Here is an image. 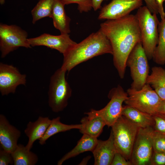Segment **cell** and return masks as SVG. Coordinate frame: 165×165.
Returning <instances> with one entry per match:
<instances>
[{"mask_svg":"<svg viewBox=\"0 0 165 165\" xmlns=\"http://www.w3.org/2000/svg\"><path fill=\"white\" fill-rule=\"evenodd\" d=\"M146 4L150 11L152 13H158V11L156 4L155 0H144Z\"/></svg>","mask_w":165,"mask_h":165,"instance_id":"1f68e13d","label":"cell"},{"mask_svg":"<svg viewBox=\"0 0 165 165\" xmlns=\"http://www.w3.org/2000/svg\"><path fill=\"white\" fill-rule=\"evenodd\" d=\"M152 142L153 151L165 152V134L154 130Z\"/></svg>","mask_w":165,"mask_h":165,"instance_id":"484cf974","label":"cell"},{"mask_svg":"<svg viewBox=\"0 0 165 165\" xmlns=\"http://www.w3.org/2000/svg\"><path fill=\"white\" fill-rule=\"evenodd\" d=\"M139 22L141 42L148 58H153L159 39L157 14L152 13L146 6L138 9L135 14Z\"/></svg>","mask_w":165,"mask_h":165,"instance_id":"3957f363","label":"cell"},{"mask_svg":"<svg viewBox=\"0 0 165 165\" xmlns=\"http://www.w3.org/2000/svg\"><path fill=\"white\" fill-rule=\"evenodd\" d=\"M26 75L12 65L0 63V92L2 96L14 94L18 86L25 85Z\"/></svg>","mask_w":165,"mask_h":165,"instance_id":"8fae6325","label":"cell"},{"mask_svg":"<svg viewBox=\"0 0 165 165\" xmlns=\"http://www.w3.org/2000/svg\"><path fill=\"white\" fill-rule=\"evenodd\" d=\"M105 0H92L93 8L94 11H96L101 7L102 2Z\"/></svg>","mask_w":165,"mask_h":165,"instance_id":"e575fe53","label":"cell"},{"mask_svg":"<svg viewBox=\"0 0 165 165\" xmlns=\"http://www.w3.org/2000/svg\"><path fill=\"white\" fill-rule=\"evenodd\" d=\"M51 120L48 117L40 116L35 121L28 123L24 130V133L28 139L25 146L28 149L31 150L34 142L42 137Z\"/></svg>","mask_w":165,"mask_h":165,"instance_id":"2e32d148","label":"cell"},{"mask_svg":"<svg viewBox=\"0 0 165 165\" xmlns=\"http://www.w3.org/2000/svg\"><path fill=\"white\" fill-rule=\"evenodd\" d=\"M111 127L116 152L130 161L140 128L122 115Z\"/></svg>","mask_w":165,"mask_h":165,"instance_id":"277c9868","label":"cell"},{"mask_svg":"<svg viewBox=\"0 0 165 165\" xmlns=\"http://www.w3.org/2000/svg\"><path fill=\"white\" fill-rule=\"evenodd\" d=\"M152 127L140 128L133 146L130 160L132 165H150L153 152Z\"/></svg>","mask_w":165,"mask_h":165,"instance_id":"30bf717a","label":"cell"},{"mask_svg":"<svg viewBox=\"0 0 165 165\" xmlns=\"http://www.w3.org/2000/svg\"><path fill=\"white\" fill-rule=\"evenodd\" d=\"M65 5L72 3L78 4V9L81 13L87 12L93 8L92 0H60Z\"/></svg>","mask_w":165,"mask_h":165,"instance_id":"4316f807","label":"cell"},{"mask_svg":"<svg viewBox=\"0 0 165 165\" xmlns=\"http://www.w3.org/2000/svg\"><path fill=\"white\" fill-rule=\"evenodd\" d=\"M21 135L20 130L11 125L4 115L0 114V147L11 153L17 145Z\"/></svg>","mask_w":165,"mask_h":165,"instance_id":"5bb4252c","label":"cell"},{"mask_svg":"<svg viewBox=\"0 0 165 165\" xmlns=\"http://www.w3.org/2000/svg\"><path fill=\"white\" fill-rule=\"evenodd\" d=\"M60 118V117H57L51 120V123L45 133L39 140V143L40 145H44L49 138L57 133L73 129L79 130L81 128V124L68 125L63 123L61 122Z\"/></svg>","mask_w":165,"mask_h":165,"instance_id":"603a6c76","label":"cell"},{"mask_svg":"<svg viewBox=\"0 0 165 165\" xmlns=\"http://www.w3.org/2000/svg\"><path fill=\"white\" fill-rule=\"evenodd\" d=\"M156 114L165 117V100H162L158 108Z\"/></svg>","mask_w":165,"mask_h":165,"instance_id":"836d02e7","label":"cell"},{"mask_svg":"<svg viewBox=\"0 0 165 165\" xmlns=\"http://www.w3.org/2000/svg\"><path fill=\"white\" fill-rule=\"evenodd\" d=\"M97 138L83 134L78 141L75 146L65 154L57 162L58 165H61L66 160L84 152H92L96 147L98 141Z\"/></svg>","mask_w":165,"mask_h":165,"instance_id":"d6986e66","label":"cell"},{"mask_svg":"<svg viewBox=\"0 0 165 165\" xmlns=\"http://www.w3.org/2000/svg\"><path fill=\"white\" fill-rule=\"evenodd\" d=\"M92 152L94 158V165H111L116 152L111 130L107 140H98L97 144Z\"/></svg>","mask_w":165,"mask_h":165,"instance_id":"9a60e30c","label":"cell"},{"mask_svg":"<svg viewBox=\"0 0 165 165\" xmlns=\"http://www.w3.org/2000/svg\"><path fill=\"white\" fill-rule=\"evenodd\" d=\"M143 5L142 0H112L103 7L99 14V20L118 19L128 15Z\"/></svg>","mask_w":165,"mask_h":165,"instance_id":"7c38bea8","label":"cell"},{"mask_svg":"<svg viewBox=\"0 0 165 165\" xmlns=\"http://www.w3.org/2000/svg\"><path fill=\"white\" fill-rule=\"evenodd\" d=\"M159 39L153 57L157 64H165V18L161 20L158 26Z\"/></svg>","mask_w":165,"mask_h":165,"instance_id":"cb8c5ba5","label":"cell"},{"mask_svg":"<svg viewBox=\"0 0 165 165\" xmlns=\"http://www.w3.org/2000/svg\"><path fill=\"white\" fill-rule=\"evenodd\" d=\"M150 165H165V152L153 151Z\"/></svg>","mask_w":165,"mask_h":165,"instance_id":"f1b7e54d","label":"cell"},{"mask_svg":"<svg viewBox=\"0 0 165 165\" xmlns=\"http://www.w3.org/2000/svg\"><path fill=\"white\" fill-rule=\"evenodd\" d=\"M11 154L14 165H34L38 160L36 154L21 144H18Z\"/></svg>","mask_w":165,"mask_h":165,"instance_id":"7402d4cb","label":"cell"},{"mask_svg":"<svg viewBox=\"0 0 165 165\" xmlns=\"http://www.w3.org/2000/svg\"><path fill=\"white\" fill-rule=\"evenodd\" d=\"M108 97L110 100L104 108L99 110L91 109L85 114L90 117L100 116L104 120L106 125L111 127L122 116L123 103L127 99L128 95L122 87L118 85L110 91Z\"/></svg>","mask_w":165,"mask_h":165,"instance_id":"ba28073f","label":"cell"},{"mask_svg":"<svg viewBox=\"0 0 165 165\" xmlns=\"http://www.w3.org/2000/svg\"><path fill=\"white\" fill-rule=\"evenodd\" d=\"M65 5L60 0H55L51 17L54 26L61 34H69L70 32L71 20L66 13Z\"/></svg>","mask_w":165,"mask_h":165,"instance_id":"e0dca14e","label":"cell"},{"mask_svg":"<svg viewBox=\"0 0 165 165\" xmlns=\"http://www.w3.org/2000/svg\"><path fill=\"white\" fill-rule=\"evenodd\" d=\"M112 53L109 41L100 29L76 43L63 55L61 68L69 72L78 64L94 57L105 54L112 55Z\"/></svg>","mask_w":165,"mask_h":165,"instance_id":"7a4b0ae2","label":"cell"},{"mask_svg":"<svg viewBox=\"0 0 165 165\" xmlns=\"http://www.w3.org/2000/svg\"><path fill=\"white\" fill-rule=\"evenodd\" d=\"M155 121L154 130L165 134V117L156 114L152 116Z\"/></svg>","mask_w":165,"mask_h":165,"instance_id":"83f0119b","label":"cell"},{"mask_svg":"<svg viewBox=\"0 0 165 165\" xmlns=\"http://www.w3.org/2000/svg\"><path fill=\"white\" fill-rule=\"evenodd\" d=\"M13 164V160L11 153L8 152L0 147V165Z\"/></svg>","mask_w":165,"mask_h":165,"instance_id":"f546056e","label":"cell"},{"mask_svg":"<svg viewBox=\"0 0 165 165\" xmlns=\"http://www.w3.org/2000/svg\"><path fill=\"white\" fill-rule=\"evenodd\" d=\"M67 72L60 68L51 76L48 91V104L53 112L63 111L67 106L72 90L66 78Z\"/></svg>","mask_w":165,"mask_h":165,"instance_id":"5b68a950","label":"cell"},{"mask_svg":"<svg viewBox=\"0 0 165 165\" xmlns=\"http://www.w3.org/2000/svg\"><path fill=\"white\" fill-rule=\"evenodd\" d=\"M55 0H39L31 11L32 22L46 17L51 18Z\"/></svg>","mask_w":165,"mask_h":165,"instance_id":"d4e9b609","label":"cell"},{"mask_svg":"<svg viewBox=\"0 0 165 165\" xmlns=\"http://www.w3.org/2000/svg\"><path fill=\"white\" fill-rule=\"evenodd\" d=\"M27 32L15 25L0 24V50L1 57L4 58L10 53L20 47L31 48Z\"/></svg>","mask_w":165,"mask_h":165,"instance_id":"9c48e42d","label":"cell"},{"mask_svg":"<svg viewBox=\"0 0 165 165\" xmlns=\"http://www.w3.org/2000/svg\"><path fill=\"white\" fill-rule=\"evenodd\" d=\"M128 98L125 101L127 105L152 116L156 114L162 101L154 90L146 83L140 90L129 88Z\"/></svg>","mask_w":165,"mask_h":165,"instance_id":"52a82bcc","label":"cell"},{"mask_svg":"<svg viewBox=\"0 0 165 165\" xmlns=\"http://www.w3.org/2000/svg\"><path fill=\"white\" fill-rule=\"evenodd\" d=\"M146 83L152 87L162 100H165V69L160 67H153Z\"/></svg>","mask_w":165,"mask_h":165,"instance_id":"44dd1931","label":"cell"},{"mask_svg":"<svg viewBox=\"0 0 165 165\" xmlns=\"http://www.w3.org/2000/svg\"><path fill=\"white\" fill-rule=\"evenodd\" d=\"M100 29L109 41L113 62L121 79L124 78L127 58L138 42H141L139 22L136 15L129 14L101 23Z\"/></svg>","mask_w":165,"mask_h":165,"instance_id":"6da1fadb","label":"cell"},{"mask_svg":"<svg viewBox=\"0 0 165 165\" xmlns=\"http://www.w3.org/2000/svg\"><path fill=\"white\" fill-rule=\"evenodd\" d=\"M148 59L141 42L138 43L129 54L126 62L133 80L131 88L140 90L146 84L149 72Z\"/></svg>","mask_w":165,"mask_h":165,"instance_id":"8992f818","label":"cell"},{"mask_svg":"<svg viewBox=\"0 0 165 165\" xmlns=\"http://www.w3.org/2000/svg\"><path fill=\"white\" fill-rule=\"evenodd\" d=\"M28 40L31 47L45 46L56 50L63 55L77 43L71 38L68 34L54 35L44 33L37 37L28 38Z\"/></svg>","mask_w":165,"mask_h":165,"instance_id":"4fadbf2b","label":"cell"},{"mask_svg":"<svg viewBox=\"0 0 165 165\" xmlns=\"http://www.w3.org/2000/svg\"><path fill=\"white\" fill-rule=\"evenodd\" d=\"M80 122L82 127L79 130L80 132L96 138L100 135L106 125L104 120L100 116H86L81 119Z\"/></svg>","mask_w":165,"mask_h":165,"instance_id":"ffe728a7","label":"cell"},{"mask_svg":"<svg viewBox=\"0 0 165 165\" xmlns=\"http://www.w3.org/2000/svg\"><path fill=\"white\" fill-rule=\"evenodd\" d=\"M6 0H0V4L1 5L4 4Z\"/></svg>","mask_w":165,"mask_h":165,"instance_id":"d590c367","label":"cell"},{"mask_svg":"<svg viewBox=\"0 0 165 165\" xmlns=\"http://www.w3.org/2000/svg\"><path fill=\"white\" fill-rule=\"evenodd\" d=\"M111 165H132L130 161L127 160L121 154L116 152Z\"/></svg>","mask_w":165,"mask_h":165,"instance_id":"4dcf8cb0","label":"cell"},{"mask_svg":"<svg viewBox=\"0 0 165 165\" xmlns=\"http://www.w3.org/2000/svg\"><path fill=\"white\" fill-rule=\"evenodd\" d=\"M155 0L157 7L158 13L160 15L161 20H163L165 18V12L163 6V3L165 1V0Z\"/></svg>","mask_w":165,"mask_h":165,"instance_id":"d6a6232c","label":"cell"},{"mask_svg":"<svg viewBox=\"0 0 165 165\" xmlns=\"http://www.w3.org/2000/svg\"><path fill=\"white\" fill-rule=\"evenodd\" d=\"M122 115L139 128L153 127L154 125L152 116L128 105L123 106Z\"/></svg>","mask_w":165,"mask_h":165,"instance_id":"ac0fdd59","label":"cell"}]
</instances>
